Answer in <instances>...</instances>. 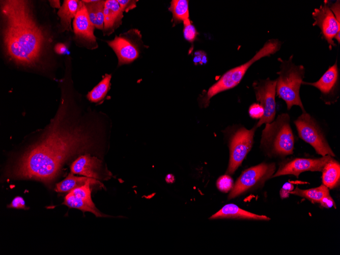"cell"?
Here are the masks:
<instances>
[{"instance_id":"cell-16","label":"cell","mask_w":340,"mask_h":255,"mask_svg":"<svg viewBox=\"0 0 340 255\" xmlns=\"http://www.w3.org/2000/svg\"><path fill=\"white\" fill-rule=\"evenodd\" d=\"M77 12L73 22L75 34L80 38L91 43H96V37L94 34V26L91 23L87 8L83 2Z\"/></svg>"},{"instance_id":"cell-36","label":"cell","mask_w":340,"mask_h":255,"mask_svg":"<svg viewBox=\"0 0 340 255\" xmlns=\"http://www.w3.org/2000/svg\"><path fill=\"white\" fill-rule=\"evenodd\" d=\"M49 2L52 7L60 8L61 6L59 1H49Z\"/></svg>"},{"instance_id":"cell-14","label":"cell","mask_w":340,"mask_h":255,"mask_svg":"<svg viewBox=\"0 0 340 255\" xmlns=\"http://www.w3.org/2000/svg\"><path fill=\"white\" fill-rule=\"evenodd\" d=\"M71 173L86 177L100 180L104 178L101 160L90 154L81 155L70 166Z\"/></svg>"},{"instance_id":"cell-35","label":"cell","mask_w":340,"mask_h":255,"mask_svg":"<svg viewBox=\"0 0 340 255\" xmlns=\"http://www.w3.org/2000/svg\"><path fill=\"white\" fill-rule=\"evenodd\" d=\"M67 46L63 43H58L55 45L54 50L59 54L65 53L67 51Z\"/></svg>"},{"instance_id":"cell-28","label":"cell","mask_w":340,"mask_h":255,"mask_svg":"<svg viewBox=\"0 0 340 255\" xmlns=\"http://www.w3.org/2000/svg\"><path fill=\"white\" fill-rule=\"evenodd\" d=\"M248 113L251 118L260 120L264 115V109L259 103H254L249 106Z\"/></svg>"},{"instance_id":"cell-8","label":"cell","mask_w":340,"mask_h":255,"mask_svg":"<svg viewBox=\"0 0 340 255\" xmlns=\"http://www.w3.org/2000/svg\"><path fill=\"white\" fill-rule=\"evenodd\" d=\"M257 128L256 126L250 129L242 127L233 131L229 140L230 159L226 174H233L241 165L252 148Z\"/></svg>"},{"instance_id":"cell-11","label":"cell","mask_w":340,"mask_h":255,"mask_svg":"<svg viewBox=\"0 0 340 255\" xmlns=\"http://www.w3.org/2000/svg\"><path fill=\"white\" fill-rule=\"evenodd\" d=\"M333 157L329 155L318 158H295L282 162L272 177L293 175L298 178L304 172H322L325 165Z\"/></svg>"},{"instance_id":"cell-30","label":"cell","mask_w":340,"mask_h":255,"mask_svg":"<svg viewBox=\"0 0 340 255\" xmlns=\"http://www.w3.org/2000/svg\"><path fill=\"white\" fill-rule=\"evenodd\" d=\"M328 6L334 15L337 21L340 24V2L336 1L331 3L328 1Z\"/></svg>"},{"instance_id":"cell-10","label":"cell","mask_w":340,"mask_h":255,"mask_svg":"<svg viewBox=\"0 0 340 255\" xmlns=\"http://www.w3.org/2000/svg\"><path fill=\"white\" fill-rule=\"evenodd\" d=\"M314 19L313 26H317L321 30L324 39L330 47L336 46L333 39L340 43V24L337 21L334 15L330 9L328 1H324V4L314 9L312 13Z\"/></svg>"},{"instance_id":"cell-4","label":"cell","mask_w":340,"mask_h":255,"mask_svg":"<svg viewBox=\"0 0 340 255\" xmlns=\"http://www.w3.org/2000/svg\"><path fill=\"white\" fill-rule=\"evenodd\" d=\"M293 55L288 60L278 58L280 70L276 80V95L286 103L288 110L294 105L299 106L302 112L306 111L300 96V89L304 77L305 69L303 65H296L293 61Z\"/></svg>"},{"instance_id":"cell-2","label":"cell","mask_w":340,"mask_h":255,"mask_svg":"<svg viewBox=\"0 0 340 255\" xmlns=\"http://www.w3.org/2000/svg\"><path fill=\"white\" fill-rule=\"evenodd\" d=\"M28 2L1 1L3 40L5 52L11 60L19 65L33 67L39 62L47 40Z\"/></svg>"},{"instance_id":"cell-17","label":"cell","mask_w":340,"mask_h":255,"mask_svg":"<svg viewBox=\"0 0 340 255\" xmlns=\"http://www.w3.org/2000/svg\"><path fill=\"white\" fill-rule=\"evenodd\" d=\"M209 218L211 219H240L257 220H269L270 219L265 215L256 214L243 210L234 204H229L224 205Z\"/></svg>"},{"instance_id":"cell-5","label":"cell","mask_w":340,"mask_h":255,"mask_svg":"<svg viewBox=\"0 0 340 255\" xmlns=\"http://www.w3.org/2000/svg\"><path fill=\"white\" fill-rule=\"evenodd\" d=\"M281 46V42L278 39H269L248 62L232 68L224 73L216 82L210 87L201 99L202 106L207 107L210 103V99L217 94L237 86L242 79L247 70L254 62L262 58L275 54L279 50Z\"/></svg>"},{"instance_id":"cell-31","label":"cell","mask_w":340,"mask_h":255,"mask_svg":"<svg viewBox=\"0 0 340 255\" xmlns=\"http://www.w3.org/2000/svg\"><path fill=\"white\" fill-rule=\"evenodd\" d=\"M294 185L290 182H286L284 184L279 191V195L282 199L289 196L290 192L293 190Z\"/></svg>"},{"instance_id":"cell-12","label":"cell","mask_w":340,"mask_h":255,"mask_svg":"<svg viewBox=\"0 0 340 255\" xmlns=\"http://www.w3.org/2000/svg\"><path fill=\"white\" fill-rule=\"evenodd\" d=\"M91 185L93 184L89 182L69 191L65 196L63 204L83 212H91L97 217L109 216L101 213L95 206L91 197Z\"/></svg>"},{"instance_id":"cell-26","label":"cell","mask_w":340,"mask_h":255,"mask_svg":"<svg viewBox=\"0 0 340 255\" xmlns=\"http://www.w3.org/2000/svg\"><path fill=\"white\" fill-rule=\"evenodd\" d=\"M216 186L220 191L226 193L233 188L234 181L229 175L225 174L218 178L216 182Z\"/></svg>"},{"instance_id":"cell-19","label":"cell","mask_w":340,"mask_h":255,"mask_svg":"<svg viewBox=\"0 0 340 255\" xmlns=\"http://www.w3.org/2000/svg\"><path fill=\"white\" fill-rule=\"evenodd\" d=\"M82 3V1H64L58 12L64 31H72L71 26V19L75 17Z\"/></svg>"},{"instance_id":"cell-23","label":"cell","mask_w":340,"mask_h":255,"mask_svg":"<svg viewBox=\"0 0 340 255\" xmlns=\"http://www.w3.org/2000/svg\"><path fill=\"white\" fill-rule=\"evenodd\" d=\"M290 194L305 198L313 203H320L325 196L330 195L329 189L323 184L316 188L301 189L296 187L290 192Z\"/></svg>"},{"instance_id":"cell-3","label":"cell","mask_w":340,"mask_h":255,"mask_svg":"<svg viewBox=\"0 0 340 255\" xmlns=\"http://www.w3.org/2000/svg\"><path fill=\"white\" fill-rule=\"evenodd\" d=\"M294 135L287 113L279 115L262 130L261 147L269 156L285 157L293 153Z\"/></svg>"},{"instance_id":"cell-22","label":"cell","mask_w":340,"mask_h":255,"mask_svg":"<svg viewBox=\"0 0 340 255\" xmlns=\"http://www.w3.org/2000/svg\"><path fill=\"white\" fill-rule=\"evenodd\" d=\"M102 184L98 180L86 177H77L70 173L62 181L56 185L55 190L58 192H67L80 187L87 183Z\"/></svg>"},{"instance_id":"cell-29","label":"cell","mask_w":340,"mask_h":255,"mask_svg":"<svg viewBox=\"0 0 340 255\" xmlns=\"http://www.w3.org/2000/svg\"><path fill=\"white\" fill-rule=\"evenodd\" d=\"M120 6L122 12H127L136 6V2L137 1L133 0H118L117 1Z\"/></svg>"},{"instance_id":"cell-18","label":"cell","mask_w":340,"mask_h":255,"mask_svg":"<svg viewBox=\"0 0 340 255\" xmlns=\"http://www.w3.org/2000/svg\"><path fill=\"white\" fill-rule=\"evenodd\" d=\"M123 17V12L117 1H105L104 8V32L108 34L112 33L122 23Z\"/></svg>"},{"instance_id":"cell-9","label":"cell","mask_w":340,"mask_h":255,"mask_svg":"<svg viewBox=\"0 0 340 255\" xmlns=\"http://www.w3.org/2000/svg\"><path fill=\"white\" fill-rule=\"evenodd\" d=\"M256 97L264 109V115L256 125L258 128L264 124L270 123L276 115V80L269 78L256 81L253 83Z\"/></svg>"},{"instance_id":"cell-34","label":"cell","mask_w":340,"mask_h":255,"mask_svg":"<svg viewBox=\"0 0 340 255\" xmlns=\"http://www.w3.org/2000/svg\"><path fill=\"white\" fill-rule=\"evenodd\" d=\"M193 62L194 63H199L201 64L206 63L207 62L206 54L203 51H196L193 58Z\"/></svg>"},{"instance_id":"cell-25","label":"cell","mask_w":340,"mask_h":255,"mask_svg":"<svg viewBox=\"0 0 340 255\" xmlns=\"http://www.w3.org/2000/svg\"><path fill=\"white\" fill-rule=\"evenodd\" d=\"M111 78L110 74H105L102 80L88 94V99L95 103L102 100L109 89Z\"/></svg>"},{"instance_id":"cell-20","label":"cell","mask_w":340,"mask_h":255,"mask_svg":"<svg viewBox=\"0 0 340 255\" xmlns=\"http://www.w3.org/2000/svg\"><path fill=\"white\" fill-rule=\"evenodd\" d=\"M322 183L328 189L336 187L340 181L339 163L332 158L324 166L322 171Z\"/></svg>"},{"instance_id":"cell-24","label":"cell","mask_w":340,"mask_h":255,"mask_svg":"<svg viewBox=\"0 0 340 255\" xmlns=\"http://www.w3.org/2000/svg\"><path fill=\"white\" fill-rule=\"evenodd\" d=\"M172 13L173 20L175 23L183 22L189 19V12L187 0H173L168 8Z\"/></svg>"},{"instance_id":"cell-6","label":"cell","mask_w":340,"mask_h":255,"mask_svg":"<svg viewBox=\"0 0 340 255\" xmlns=\"http://www.w3.org/2000/svg\"><path fill=\"white\" fill-rule=\"evenodd\" d=\"M294 123L299 137L311 145L318 154L335 156L320 124L310 114L302 112Z\"/></svg>"},{"instance_id":"cell-33","label":"cell","mask_w":340,"mask_h":255,"mask_svg":"<svg viewBox=\"0 0 340 255\" xmlns=\"http://www.w3.org/2000/svg\"><path fill=\"white\" fill-rule=\"evenodd\" d=\"M322 206L326 208H330L334 207L336 208L335 203L330 195L324 197L320 202Z\"/></svg>"},{"instance_id":"cell-21","label":"cell","mask_w":340,"mask_h":255,"mask_svg":"<svg viewBox=\"0 0 340 255\" xmlns=\"http://www.w3.org/2000/svg\"><path fill=\"white\" fill-rule=\"evenodd\" d=\"M85 5L89 19L98 29L103 30L104 8L105 1H82Z\"/></svg>"},{"instance_id":"cell-15","label":"cell","mask_w":340,"mask_h":255,"mask_svg":"<svg viewBox=\"0 0 340 255\" xmlns=\"http://www.w3.org/2000/svg\"><path fill=\"white\" fill-rule=\"evenodd\" d=\"M107 43L116 53L119 66L130 63L139 56L137 44L127 36H116Z\"/></svg>"},{"instance_id":"cell-27","label":"cell","mask_w":340,"mask_h":255,"mask_svg":"<svg viewBox=\"0 0 340 255\" xmlns=\"http://www.w3.org/2000/svg\"><path fill=\"white\" fill-rule=\"evenodd\" d=\"M183 22L184 38L189 42H193L198 34L195 26L192 24L189 18L184 20Z\"/></svg>"},{"instance_id":"cell-32","label":"cell","mask_w":340,"mask_h":255,"mask_svg":"<svg viewBox=\"0 0 340 255\" xmlns=\"http://www.w3.org/2000/svg\"><path fill=\"white\" fill-rule=\"evenodd\" d=\"M9 208L15 209H26L25 202L21 196L15 197L12 201L11 203L8 206Z\"/></svg>"},{"instance_id":"cell-1","label":"cell","mask_w":340,"mask_h":255,"mask_svg":"<svg viewBox=\"0 0 340 255\" xmlns=\"http://www.w3.org/2000/svg\"><path fill=\"white\" fill-rule=\"evenodd\" d=\"M63 112L59 111L47 132L19 159L12 177L48 183L66 160L91 147L89 135L63 119Z\"/></svg>"},{"instance_id":"cell-13","label":"cell","mask_w":340,"mask_h":255,"mask_svg":"<svg viewBox=\"0 0 340 255\" xmlns=\"http://www.w3.org/2000/svg\"><path fill=\"white\" fill-rule=\"evenodd\" d=\"M339 73L337 61L330 66L321 78L316 82L302 81V84L313 86L318 89L321 98L326 104H332L337 99V92L339 83Z\"/></svg>"},{"instance_id":"cell-7","label":"cell","mask_w":340,"mask_h":255,"mask_svg":"<svg viewBox=\"0 0 340 255\" xmlns=\"http://www.w3.org/2000/svg\"><path fill=\"white\" fill-rule=\"evenodd\" d=\"M276 171L275 163L263 162L244 170L236 180L228 196L232 199L251 188L263 184L272 177Z\"/></svg>"}]
</instances>
